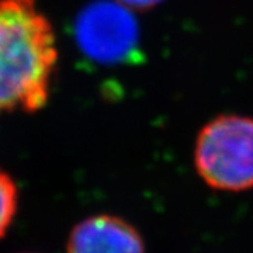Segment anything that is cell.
Instances as JSON below:
<instances>
[{
  "label": "cell",
  "mask_w": 253,
  "mask_h": 253,
  "mask_svg": "<svg viewBox=\"0 0 253 253\" xmlns=\"http://www.w3.org/2000/svg\"><path fill=\"white\" fill-rule=\"evenodd\" d=\"M75 38L82 52L96 62H126L138 51L139 26L132 10L117 0H96L78 14Z\"/></svg>",
  "instance_id": "cell-3"
},
{
  "label": "cell",
  "mask_w": 253,
  "mask_h": 253,
  "mask_svg": "<svg viewBox=\"0 0 253 253\" xmlns=\"http://www.w3.org/2000/svg\"><path fill=\"white\" fill-rule=\"evenodd\" d=\"M56 63L54 27L36 0H0V116L42 109Z\"/></svg>",
  "instance_id": "cell-1"
},
{
  "label": "cell",
  "mask_w": 253,
  "mask_h": 253,
  "mask_svg": "<svg viewBox=\"0 0 253 253\" xmlns=\"http://www.w3.org/2000/svg\"><path fill=\"white\" fill-rule=\"evenodd\" d=\"M68 253H145L142 238L134 226L113 215H96L75 226Z\"/></svg>",
  "instance_id": "cell-4"
},
{
  "label": "cell",
  "mask_w": 253,
  "mask_h": 253,
  "mask_svg": "<svg viewBox=\"0 0 253 253\" xmlns=\"http://www.w3.org/2000/svg\"><path fill=\"white\" fill-rule=\"evenodd\" d=\"M17 186L6 172L0 169V238L6 235L17 211Z\"/></svg>",
  "instance_id": "cell-5"
},
{
  "label": "cell",
  "mask_w": 253,
  "mask_h": 253,
  "mask_svg": "<svg viewBox=\"0 0 253 253\" xmlns=\"http://www.w3.org/2000/svg\"><path fill=\"white\" fill-rule=\"evenodd\" d=\"M194 162L211 187L241 191L253 186V118L224 114L203 126Z\"/></svg>",
  "instance_id": "cell-2"
},
{
  "label": "cell",
  "mask_w": 253,
  "mask_h": 253,
  "mask_svg": "<svg viewBox=\"0 0 253 253\" xmlns=\"http://www.w3.org/2000/svg\"><path fill=\"white\" fill-rule=\"evenodd\" d=\"M117 1L129 10H132V11L134 10L145 11V10H151L156 6H159L165 0H117Z\"/></svg>",
  "instance_id": "cell-6"
}]
</instances>
